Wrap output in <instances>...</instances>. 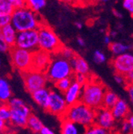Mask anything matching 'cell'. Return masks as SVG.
I'll return each mask as SVG.
<instances>
[{"mask_svg": "<svg viewBox=\"0 0 133 134\" xmlns=\"http://www.w3.org/2000/svg\"><path fill=\"white\" fill-rule=\"evenodd\" d=\"M107 90V86L98 77L90 75L88 82L83 86L80 102L96 110L102 107Z\"/></svg>", "mask_w": 133, "mask_h": 134, "instance_id": "1", "label": "cell"}, {"mask_svg": "<svg viewBox=\"0 0 133 134\" xmlns=\"http://www.w3.org/2000/svg\"><path fill=\"white\" fill-rule=\"evenodd\" d=\"M42 23L38 14L28 7L15 8L11 14L10 24L18 32L38 30Z\"/></svg>", "mask_w": 133, "mask_h": 134, "instance_id": "2", "label": "cell"}, {"mask_svg": "<svg viewBox=\"0 0 133 134\" xmlns=\"http://www.w3.org/2000/svg\"><path fill=\"white\" fill-rule=\"evenodd\" d=\"M95 117L96 109L79 102L69 106L62 118L67 119L86 129L95 123Z\"/></svg>", "mask_w": 133, "mask_h": 134, "instance_id": "3", "label": "cell"}, {"mask_svg": "<svg viewBox=\"0 0 133 134\" xmlns=\"http://www.w3.org/2000/svg\"><path fill=\"white\" fill-rule=\"evenodd\" d=\"M45 74L49 81L55 83L66 77H72L74 75V71L70 62L57 54L52 58Z\"/></svg>", "mask_w": 133, "mask_h": 134, "instance_id": "4", "label": "cell"}, {"mask_svg": "<svg viewBox=\"0 0 133 134\" xmlns=\"http://www.w3.org/2000/svg\"><path fill=\"white\" fill-rule=\"evenodd\" d=\"M38 47L39 49L54 55L61 51L64 46L53 29L42 23L38 28Z\"/></svg>", "mask_w": 133, "mask_h": 134, "instance_id": "5", "label": "cell"}, {"mask_svg": "<svg viewBox=\"0 0 133 134\" xmlns=\"http://www.w3.org/2000/svg\"><path fill=\"white\" fill-rule=\"evenodd\" d=\"M11 64L13 67L20 73L31 70L33 62V52L14 46L10 50Z\"/></svg>", "mask_w": 133, "mask_h": 134, "instance_id": "6", "label": "cell"}, {"mask_svg": "<svg viewBox=\"0 0 133 134\" xmlns=\"http://www.w3.org/2000/svg\"><path fill=\"white\" fill-rule=\"evenodd\" d=\"M26 90L31 94L34 91L45 87L48 81L45 73L30 70L21 73Z\"/></svg>", "mask_w": 133, "mask_h": 134, "instance_id": "7", "label": "cell"}, {"mask_svg": "<svg viewBox=\"0 0 133 134\" xmlns=\"http://www.w3.org/2000/svg\"><path fill=\"white\" fill-rule=\"evenodd\" d=\"M15 46L31 52L39 49L38 47V30H31L18 32Z\"/></svg>", "mask_w": 133, "mask_h": 134, "instance_id": "8", "label": "cell"}, {"mask_svg": "<svg viewBox=\"0 0 133 134\" xmlns=\"http://www.w3.org/2000/svg\"><path fill=\"white\" fill-rule=\"evenodd\" d=\"M69 108L62 93L58 90H51L49 96V102L46 111L52 115L61 119Z\"/></svg>", "mask_w": 133, "mask_h": 134, "instance_id": "9", "label": "cell"}, {"mask_svg": "<svg viewBox=\"0 0 133 134\" xmlns=\"http://www.w3.org/2000/svg\"><path fill=\"white\" fill-rule=\"evenodd\" d=\"M115 74L126 77L133 71V54L125 53L115 56L110 62Z\"/></svg>", "mask_w": 133, "mask_h": 134, "instance_id": "10", "label": "cell"}, {"mask_svg": "<svg viewBox=\"0 0 133 134\" xmlns=\"http://www.w3.org/2000/svg\"><path fill=\"white\" fill-rule=\"evenodd\" d=\"M115 121H116L114 118L111 109L101 107L96 110V117L94 124L97 125L98 126L108 130L113 131Z\"/></svg>", "mask_w": 133, "mask_h": 134, "instance_id": "11", "label": "cell"}, {"mask_svg": "<svg viewBox=\"0 0 133 134\" xmlns=\"http://www.w3.org/2000/svg\"><path fill=\"white\" fill-rule=\"evenodd\" d=\"M52 54L44 50L38 49L33 52V62L31 70L45 73L52 60Z\"/></svg>", "mask_w": 133, "mask_h": 134, "instance_id": "12", "label": "cell"}, {"mask_svg": "<svg viewBox=\"0 0 133 134\" xmlns=\"http://www.w3.org/2000/svg\"><path fill=\"white\" fill-rule=\"evenodd\" d=\"M82 90L83 86H81L78 82L73 81L70 87L63 93L64 97L69 106L80 102Z\"/></svg>", "mask_w": 133, "mask_h": 134, "instance_id": "13", "label": "cell"}, {"mask_svg": "<svg viewBox=\"0 0 133 134\" xmlns=\"http://www.w3.org/2000/svg\"><path fill=\"white\" fill-rule=\"evenodd\" d=\"M111 110L115 121H122L124 120H126L128 116L131 114L130 108L128 103L123 99H119V100Z\"/></svg>", "mask_w": 133, "mask_h": 134, "instance_id": "14", "label": "cell"}, {"mask_svg": "<svg viewBox=\"0 0 133 134\" xmlns=\"http://www.w3.org/2000/svg\"><path fill=\"white\" fill-rule=\"evenodd\" d=\"M50 91L51 90H49L46 87H44L31 93L32 98L34 100V102L45 110H46L48 108Z\"/></svg>", "mask_w": 133, "mask_h": 134, "instance_id": "15", "label": "cell"}, {"mask_svg": "<svg viewBox=\"0 0 133 134\" xmlns=\"http://www.w3.org/2000/svg\"><path fill=\"white\" fill-rule=\"evenodd\" d=\"M61 134H84L85 128L67 119L61 118Z\"/></svg>", "mask_w": 133, "mask_h": 134, "instance_id": "16", "label": "cell"}, {"mask_svg": "<svg viewBox=\"0 0 133 134\" xmlns=\"http://www.w3.org/2000/svg\"><path fill=\"white\" fill-rule=\"evenodd\" d=\"M71 65L74 74H80L87 76H90V69L87 62L79 55H76L70 61Z\"/></svg>", "mask_w": 133, "mask_h": 134, "instance_id": "17", "label": "cell"}, {"mask_svg": "<svg viewBox=\"0 0 133 134\" xmlns=\"http://www.w3.org/2000/svg\"><path fill=\"white\" fill-rule=\"evenodd\" d=\"M0 33H1L2 38L10 46V48L15 46L18 31L14 29V27L10 23L5 26L2 29H0Z\"/></svg>", "mask_w": 133, "mask_h": 134, "instance_id": "18", "label": "cell"}, {"mask_svg": "<svg viewBox=\"0 0 133 134\" xmlns=\"http://www.w3.org/2000/svg\"><path fill=\"white\" fill-rule=\"evenodd\" d=\"M7 105H9L10 109L19 111V112L23 113L25 116H26L28 117L32 114L30 108L20 98L12 97L7 102Z\"/></svg>", "mask_w": 133, "mask_h": 134, "instance_id": "19", "label": "cell"}, {"mask_svg": "<svg viewBox=\"0 0 133 134\" xmlns=\"http://www.w3.org/2000/svg\"><path fill=\"white\" fill-rule=\"evenodd\" d=\"M12 98V91L8 81L0 77V103H7Z\"/></svg>", "mask_w": 133, "mask_h": 134, "instance_id": "20", "label": "cell"}, {"mask_svg": "<svg viewBox=\"0 0 133 134\" xmlns=\"http://www.w3.org/2000/svg\"><path fill=\"white\" fill-rule=\"evenodd\" d=\"M28 116H25L23 113L11 109V117L10 123L17 128H25L27 125Z\"/></svg>", "mask_w": 133, "mask_h": 134, "instance_id": "21", "label": "cell"}, {"mask_svg": "<svg viewBox=\"0 0 133 134\" xmlns=\"http://www.w3.org/2000/svg\"><path fill=\"white\" fill-rule=\"evenodd\" d=\"M119 99L120 98L117 96V94L108 89L104 97L102 107H105L108 109H112L114 107V105L116 104V102L119 100Z\"/></svg>", "mask_w": 133, "mask_h": 134, "instance_id": "22", "label": "cell"}, {"mask_svg": "<svg viewBox=\"0 0 133 134\" xmlns=\"http://www.w3.org/2000/svg\"><path fill=\"white\" fill-rule=\"evenodd\" d=\"M43 126L44 125H43L42 121L34 114H31L28 117L26 128H28L31 132H34V133L40 132V131L43 128Z\"/></svg>", "mask_w": 133, "mask_h": 134, "instance_id": "23", "label": "cell"}, {"mask_svg": "<svg viewBox=\"0 0 133 134\" xmlns=\"http://www.w3.org/2000/svg\"><path fill=\"white\" fill-rule=\"evenodd\" d=\"M108 47H109L110 51L115 56L125 54L128 49L131 48L130 46H127L120 42H112L108 46Z\"/></svg>", "mask_w": 133, "mask_h": 134, "instance_id": "24", "label": "cell"}, {"mask_svg": "<svg viewBox=\"0 0 133 134\" xmlns=\"http://www.w3.org/2000/svg\"><path fill=\"white\" fill-rule=\"evenodd\" d=\"M73 81H74L73 76L72 77H66V78L61 79V80L55 82L54 86H55L56 89L59 92L64 93L66 90H67L70 87V86L72 85V83L73 82Z\"/></svg>", "mask_w": 133, "mask_h": 134, "instance_id": "25", "label": "cell"}, {"mask_svg": "<svg viewBox=\"0 0 133 134\" xmlns=\"http://www.w3.org/2000/svg\"><path fill=\"white\" fill-rule=\"evenodd\" d=\"M14 10V6L8 0H0V14L11 16Z\"/></svg>", "mask_w": 133, "mask_h": 134, "instance_id": "26", "label": "cell"}, {"mask_svg": "<svg viewBox=\"0 0 133 134\" xmlns=\"http://www.w3.org/2000/svg\"><path fill=\"white\" fill-rule=\"evenodd\" d=\"M84 134H114V133L113 131L112 130L105 129L104 128L98 126L96 124H93L92 125L85 129Z\"/></svg>", "mask_w": 133, "mask_h": 134, "instance_id": "27", "label": "cell"}, {"mask_svg": "<svg viewBox=\"0 0 133 134\" xmlns=\"http://www.w3.org/2000/svg\"><path fill=\"white\" fill-rule=\"evenodd\" d=\"M11 117V109L7 105V103H3L0 105V119L8 123L10 121Z\"/></svg>", "mask_w": 133, "mask_h": 134, "instance_id": "28", "label": "cell"}, {"mask_svg": "<svg viewBox=\"0 0 133 134\" xmlns=\"http://www.w3.org/2000/svg\"><path fill=\"white\" fill-rule=\"evenodd\" d=\"M46 5V0H27V7L34 12H38Z\"/></svg>", "mask_w": 133, "mask_h": 134, "instance_id": "29", "label": "cell"}, {"mask_svg": "<svg viewBox=\"0 0 133 134\" xmlns=\"http://www.w3.org/2000/svg\"><path fill=\"white\" fill-rule=\"evenodd\" d=\"M59 55H61L62 58H65V59H67L69 61H70L73 58H74L77 54L73 51V50L70 48H68V47H65L64 46L61 51L58 53Z\"/></svg>", "mask_w": 133, "mask_h": 134, "instance_id": "30", "label": "cell"}, {"mask_svg": "<svg viewBox=\"0 0 133 134\" xmlns=\"http://www.w3.org/2000/svg\"><path fill=\"white\" fill-rule=\"evenodd\" d=\"M73 79L75 81L78 82L80 84L81 86H84L88 82L89 79V76L84 75V74H74L73 75Z\"/></svg>", "mask_w": 133, "mask_h": 134, "instance_id": "31", "label": "cell"}, {"mask_svg": "<svg viewBox=\"0 0 133 134\" xmlns=\"http://www.w3.org/2000/svg\"><path fill=\"white\" fill-rule=\"evenodd\" d=\"M93 60L97 64H101V63H104L106 61V57L101 51L96 50V51H95V53L93 54Z\"/></svg>", "mask_w": 133, "mask_h": 134, "instance_id": "32", "label": "cell"}, {"mask_svg": "<svg viewBox=\"0 0 133 134\" xmlns=\"http://www.w3.org/2000/svg\"><path fill=\"white\" fill-rule=\"evenodd\" d=\"M120 132H121V134H131V127L127 119L121 121Z\"/></svg>", "mask_w": 133, "mask_h": 134, "instance_id": "33", "label": "cell"}, {"mask_svg": "<svg viewBox=\"0 0 133 134\" xmlns=\"http://www.w3.org/2000/svg\"><path fill=\"white\" fill-rule=\"evenodd\" d=\"M10 22H11V16L10 15L0 14V29H2L5 26L10 24Z\"/></svg>", "mask_w": 133, "mask_h": 134, "instance_id": "34", "label": "cell"}, {"mask_svg": "<svg viewBox=\"0 0 133 134\" xmlns=\"http://www.w3.org/2000/svg\"><path fill=\"white\" fill-rule=\"evenodd\" d=\"M10 46L5 42V40L2 38L1 33H0V53H7L10 50Z\"/></svg>", "mask_w": 133, "mask_h": 134, "instance_id": "35", "label": "cell"}, {"mask_svg": "<svg viewBox=\"0 0 133 134\" xmlns=\"http://www.w3.org/2000/svg\"><path fill=\"white\" fill-rule=\"evenodd\" d=\"M123 7L129 12L131 16L133 18V0H124Z\"/></svg>", "mask_w": 133, "mask_h": 134, "instance_id": "36", "label": "cell"}, {"mask_svg": "<svg viewBox=\"0 0 133 134\" xmlns=\"http://www.w3.org/2000/svg\"><path fill=\"white\" fill-rule=\"evenodd\" d=\"M10 2L15 8H22L27 7V0H8Z\"/></svg>", "mask_w": 133, "mask_h": 134, "instance_id": "37", "label": "cell"}, {"mask_svg": "<svg viewBox=\"0 0 133 134\" xmlns=\"http://www.w3.org/2000/svg\"><path fill=\"white\" fill-rule=\"evenodd\" d=\"M114 77H115V81L117 82L118 84H120V85H124L125 86H127L126 78H125L124 76L118 74H115Z\"/></svg>", "mask_w": 133, "mask_h": 134, "instance_id": "38", "label": "cell"}, {"mask_svg": "<svg viewBox=\"0 0 133 134\" xmlns=\"http://www.w3.org/2000/svg\"><path fill=\"white\" fill-rule=\"evenodd\" d=\"M125 88H126L127 93L128 94L130 102L133 105V85H131V84H128V85L125 86Z\"/></svg>", "mask_w": 133, "mask_h": 134, "instance_id": "39", "label": "cell"}, {"mask_svg": "<svg viewBox=\"0 0 133 134\" xmlns=\"http://www.w3.org/2000/svg\"><path fill=\"white\" fill-rule=\"evenodd\" d=\"M7 122L3 121L2 119H0V133L5 132L7 130Z\"/></svg>", "mask_w": 133, "mask_h": 134, "instance_id": "40", "label": "cell"}, {"mask_svg": "<svg viewBox=\"0 0 133 134\" xmlns=\"http://www.w3.org/2000/svg\"><path fill=\"white\" fill-rule=\"evenodd\" d=\"M40 133L41 134H54L53 130H51L50 129L46 126H43V128L40 131Z\"/></svg>", "mask_w": 133, "mask_h": 134, "instance_id": "41", "label": "cell"}, {"mask_svg": "<svg viewBox=\"0 0 133 134\" xmlns=\"http://www.w3.org/2000/svg\"><path fill=\"white\" fill-rule=\"evenodd\" d=\"M126 82H127V85L128 84H131L133 85V71L131 73H130L129 74H128L126 77Z\"/></svg>", "mask_w": 133, "mask_h": 134, "instance_id": "42", "label": "cell"}, {"mask_svg": "<svg viewBox=\"0 0 133 134\" xmlns=\"http://www.w3.org/2000/svg\"><path fill=\"white\" fill-rule=\"evenodd\" d=\"M129 125H130V127H131V134H133V114H130L128 118H127Z\"/></svg>", "mask_w": 133, "mask_h": 134, "instance_id": "43", "label": "cell"}, {"mask_svg": "<svg viewBox=\"0 0 133 134\" xmlns=\"http://www.w3.org/2000/svg\"><path fill=\"white\" fill-rule=\"evenodd\" d=\"M59 1L64 3L70 4V5H78L77 0H59Z\"/></svg>", "mask_w": 133, "mask_h": 134, "instance_id": "44", "label": "cell"}, {"mask_svg": "<svg viewBox=\"0 0 133 134\" xmlns=\"http://www.w3.org/2000/svg\"><path fill=\"white\" fill-rule=\"evenodd\" d=\"M78 5H88L94 2V0H77Z\"/></svg>", "mask_w": 133, "mask_h": 134, "instance_id": "45", "label": "cell"}, {"mask_svg": "<svg viewBox=\"0 0 133 134\" xmlns=\"http://www.w3.org/2000/svg\"><path fill=\"white\" fill-rule=\"evenodd\" d=\"M104 42H105V43L106 45L109 46V45L112 43V42H111V37H110L108 35H105V39H104Z\"/></svg>", "mask_w": 133, "mask_h": 134, "instance_id": "46", "label": "cell"}, {"mask_svg": "<svg viewBox=\"0 0 133 134\" xmlns=\"http://www.w3.org/2000/svg\"><path fill=\"white\" fill-rule=\"evenodd\" d=\"M77 42L78 44L80 46H85V40L81 38H77Z\"/></svg>", "mask_w": 133, "mask_h": 134, "instance_id": "47", "label": "cell"}, {"mask_svg": "<svg viewBox=\"0 0 133 134\" xmlns=\"http://www.w3.org/2000/svg\"><path fill=\"white\" fill-rule=\"evenodd\" d=\"M75 25H76V26H77L78 29H81V28H82V24H81L80 23H79V22H76V23H75Z\"/></svg>", "mask_w": 133, "mask_h": 134, "instance_id": "48", "label": "cell"}, {"mask_svg": "<svg viewBox=\"0 0 133 134\" xmlns=\"http://www.w3.org/2000/svg\"><path fill=\"white\" fill-rule=\"evenodd\" d=\"M98 1H100V2H103V3H105V2H108V0H98Z\"/></svg>", "mask_w": 133, "mask_h": 134, "instance_id": "49", "label": "cell"}, {"mask_svg": "<svg viewBox=\"0 0 133 134\" xmlns=\"http://www.w3.org/2000/svg\"><path fill=\"white\" fill-rule=\"evenodd\" d=\"M1 64H2L1 63V59H0V67H1Z\"/></svg>", "mask_w": 133, "mask_h": 134, "instance_id": "50", "label": "cell"}, {"mask_svg": "<svg viewBox=\"0 0 133 134\" xmlns=\"http://www.w3.org/2000/svg\"><path fill=\"white\" fill-rule=\"evenodd\" d=\"M0 105H1V103H0Z\"/></svg>", "mask_w": 133, "mask_h": 134, "instance_id": "51", "label": "cell"}]
</instances>
